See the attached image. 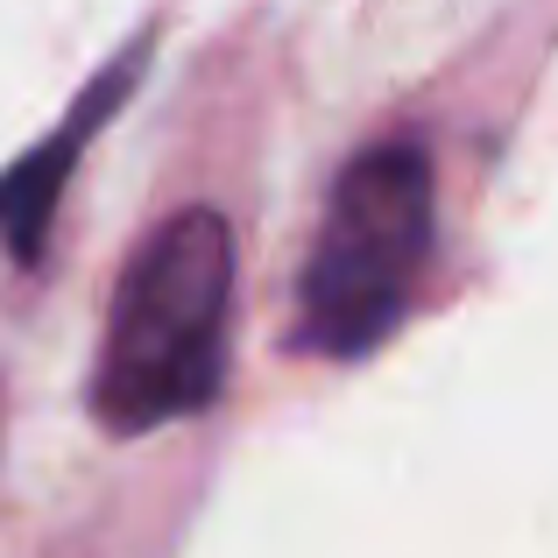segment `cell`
<instances>
[{
    "label": "cell",
    "instance_id": "obj_2",
    "mask_svg": "<svg viewBox=\"0 0 558 558\" xmlns=\"http://www.w3.org/2000/svg\"><path fill=\"white\" fill-rule=\"evenodd\" d=\"M438 191L417 142H375L340 170L298 283V354L361 361L403 326L432 262Z\"/></svg>",
    "mask_w": 558,
    "mask_h": 558
},
{
    "label": "cell",
    "instance_id": "obj_3",
    "mask_svg": "<svg viewBox=\"0 0 558 558\" xmlns=\"http://www.w3.org/2000/svg\"><path fill=\"white\" fill-rule=\"evenodd\" d=\"M149 50H156V28H142L128 50H113L107 64L93 71V85H85L78 99H71V113L50 128V135L36 142V149L22 156V163L0 170V241H8V255L22 262V269H36L43 247H50V227H57V205H64V184L71 170H78V156L93 149V135L113 121V113L135 99L142 71H149Z\"/></svg>",
    "mask_w": 558,
    "mask_h": 558
},
{
    "label": "cell",
    "instance_id": "obj_1",
    "mask_svg": "<svg viewBox=\"0 0 558 558\" xmlns=\"http://www.w3.org/2000/svg\"><path fill=\"white\" fill-rule=\"evenodd\" d=\"M233 340V227L213 205L170 213L113 283L93 361V417L113 438H149L205 417L227 396Z\"/></svg>",
    "mask_w": 558,
    "mask_h": 558
}]
</instances>
